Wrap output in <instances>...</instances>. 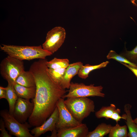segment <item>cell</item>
<instances>
[{
    "mask_svg": "<svg viewBox=\"0 0 137 137\" xmlns=\"http://www.w3.org/2000/svg\"><path fill=\"white\" fill-rule=\"evenodd\" d=\"M108 61L102 62L99 64L95 65H91L89 64L85 65H82L78 73L80 78L85 79L89 76V73L92 71L96 69H100L106 67L109 63Z\"/></svg>",
    "mask_w": 137,
    "mask_h": 137,
    "instance_id": "obj_16",
    "label": "cell"
},
{
    "mask_svg": "<svg viewBox=\"0 0 137 137\" xmlns=\"http://www.w3.org/2000/svg\"><path fill=\"white\" fill-rule=\"evenodd\" d=\"M69 64V60L67 59L54 58L51 60L47 61V62L48 67L52 69L66 68Z\"/></svg>",
    "mask_w": 137,
    "mask_h": 137,
    "instance_id": "obj_22",
    "label": "cell"
},
{
    "mask_svg": "<svg viewBox=\"0 0 137 137\" xmlns=\"http://www.w3.org/2000/svg\"><path fill=\"white\" fill-rule=\"evenodd\" d=\"M112 126L105 123L100 124L93 130L89 131L86 137H103L109 134Z\"/></svg>",
    "mask_w": 137,
    "mask_h": 137,
    "instance_id": "obj_17",
    "label": "cell"
},
{
    "mask_svg": "<svg viewBox=\"0 0 137 137\" xmlns=\"http://www.w3.org/2000/svg\"><path fill=\"white\" fill-rule=\"evenodd\" d=\"M127 127L126 125L120 126L117 123L112 126L109 134V137H128Z\"/></svg>",
    "mask_w": 137,
    "mask_h": 137,
    "instance_id": "obj_20",
    "label": "cell"
},
{
    "mask_svg": "<svg viewBox=\"0 0 137 137\" xmlns=\"http://www.w3.org/2000/svg\"><path fill=\"white\" fill-rule=\"evenodd\" d=\"M34 107L33 103L30 102L29 100L18 97L12 115L19 122L24 123L32 114Z\"/></svg>",
    "mask_w": 137,
    "mask_h": 137,
    "instance_id": "obj_9",
    "label": "cell"
},
{
    "mask_svg": "<svg viewBox=\"0 0 137 137\" xmlns=\"http://www.w3.org/2000/svg\"><path fill=\"white\" fill-rule=\"evenodd\" d=\"M14 88L18 97L30 100L35 97L36 92L35 87H27L15 83Z\"/></svg>",
    "mask_w": 137,
    "mask_h": 137,
    "instance_id": "obj_14",
    "label": "cell"
},
{
    "mask_svg": "<svg viewBox=\"0 0 137 137\" xmlns=\"http://www.w3.org/2000/svg\"><path fill=\"white\" fill-rule=\"evenodd\" d=\"M47 61L46 59H39L31 64L29 70L36 84V94L32 99L34 108L28 119L29 123L34 127L40 126L49 117L57 107L58 101L67 92L49 75Z\"/></svg>",
    "mask_w": 137,
    "mask_h": 137,
    "instance_id": "obj_1",
    "label": "cell"
},
{
    "mask_svg": "<svg viewBox=\"0 0 137 137\" xmlns=\"http://www.w3.org/2000/svg\"><path fill=\"white\" fill-rule=\"evenodd\" d=\"M64 102L74 117L81 122L95 111L94 101L87 97L67 98Z\"/></svg>",
    "mask_w": 137,
    "mask_h": 137,
    "instance_id": "obj_3",
    "label": "cell"
},
{
    "mask_svg": "<svg viewBox=\"0 0 137 137\" xmlns=\"http://www.w3.org/2000/svg\"><path fill=\"white\" fill-rule=\"evenodd\" d=\"M132 4L135 6L137 7V4H136V0H130Z\"/></svg>",
    "mask_w": 137,
    "mask_h": 137,
    "instance_id": "obj_29",
    "label": "cell"
},
{
    "mask_svg": "<svg viewBox=\"0 0 137 137\" xmlns=\"http://www.w3.org/2000/svg\"><path fill=\"white\" fill-rule=\"evenodd\" d=\"M1 50L8 55L19 60H30L34 59H45L53 54L38 46H20L2 44Z\"/></svg>",
    "mask_w": 137,
    "mask_h": 137,
    "instance_id": "obj_2",
    "label": "cell"
},
{
    "mask_svg": "<svg viewBox=\"0 0 137 137\" xmlns=\"http://www.w3.org/2000/svg\"><path fill=\"white\" fill-rule=\"evenodd\" d=\"M7 95L6 87H0V99L5 98L6 99Z\"/></svg>",
    "mask_w": 137,
    "mask_h": 137,
    "instance_id": "obj_28",
    "label": "cell"
},
{
    "mask_svg": "<svg viewBox=\"0 0 137 137\" xmlns=\"http://www.w3.org/2000/svg\"><path fill=\"white\" fill-rule=\"evenodd\" d=\"M103 87L101 85L94 86V84L87 85L81 83L71 82L68 92L62 97L63 98L78 97L98 96L104 97L105 94L101 92Z\"/></svg>",
    "mask_w": 137,
    "mask_h": 137,
    "instance_id": "obj_6",
    "label": "cell"
},
{
    "mask_svg": "<svg viewBox=\"0 0 137 137\" xmlns=\"http://www.w3.org/2000/svg\"><path fill=\"white\" fill-rule=\"evenodd\" d=\"M83 65L81 62H78L69 64L66 68L64 76L60 85L64 89H69L72 78L78 74L81 66Z\"/></svg>",
    "mask_w": 137,
    "mask_h": 137,
    "instance_id": "obj_12",
    "label": "cell"
},
{
    "mask_svg": "<svg viewBox=\"0 0 137 137\" xmlns=\"http://www.w3.org/2000/svg\"><path fill=\"white\" fill-rule=\"evenodd\" d=\"M89 132L87 125L82 123L74 127L58 130L57 137H86Z\"/></svg>",
    "mask_w": 137,
    "mask_h": 137,
    "instance_id": "obj_11",
    "label": "cell"
},
{
    "mask_svg": "<svg viewBox=\"0 0 137 137\" xmlns=\"http://www.w3.org/2000/svg\"><path fill=\"white\" fill-rule=\"evenodd\" d=\"M121 55L131 62L137 65V45L130 51L126 49Z\"/></svg>",
    "mask_w": 137,
    "mask_h": 137,
    "instance_id": "obj_24",
    "label": "cell"
},
{
    "mask_svg": "<svg viewBox=\"0 0 137 137\" xmlns=\"http://www.w3.org/2000/svg\"><path fill=\"white\" fill-rule=\"evenodd\" d=\"M121 63L130 70L137 78V65H132L123 63Z\"/></svg>",
    "mask_w": 137,
    "mask_h": 137,
    "instance_id": "obj_27",
    "label": "cell"
},
{
    "mask_svg": "<svg viewBox=\"0 0 137 137\" xmlns=\"http://www.w3.org/2000/svg\"><path fill=\"white\" fill-rule=\"evenodd\" d=\"M66 69L65 68L52 69L48 67L47 70L53 80L60 85L64 76Z\"/></svg>",
    "mask_w": 137,
    "mask_h": 137,
    "instance_id": "obj_21",
    "label": "cell"
},
{
    "mask_svg": "<svg viewBox=\"0 0 137 137\" xmlns=\"http://www.w3.org/2000/svg\"><path fill=\"white\" fill-rule=\"evenodd\" d=\"M135 122L137 124V117L134 119H133Z\"/></svg>",
    "mask_w": 137,
    "mask_h": 137,
    "instance_id": "obj_30",
    "label": "cell"
},
{
    "mask_svg": "<svg viewBox=\"0 0 137 137\" xmlns=\"http://www.w3.org/2000/svg\"><path fill=\"white\" fill-rule=\"evenodd\" d=\"M65 36V31L63 28L55 27L47 33L45 41L42 44V47L53 54L62 45Z\"/></svg>",
    "mask_w": 137,
    "mask_h": 137,
    "instance_id": "obj_7",
    "label": "cell"
},
{
    "mask_svg": "<svg viewBox=\"0 0 137 137\" xmlns=\"http://www.w3.org/2000/svg\"><path fill=\"white\" fill-rule=\"evenodd\" d=\"M116 109V106L111 104L109 106H103L99 110L95 112V116L98 118H104L108 119L111 117Z\"/></svg>",
    "mask_w": 137,
    "mask_h": 137,
    "instance_id": "obj_19",
    "label": "cell"
},
{
    "mask_svg": "<svg viewBox=\"0 0 137 137\" xmlns=\"http://www.w3.org/2000/svg\"><path fill=\"white\" fill-rule=\"evenodd\" d=\"M121 110L118 108L116 109L111 117L110 119L115 121L116 123L119 121L121 119L125 120L126 117V114H124L121 116L120 115Z\"/></svg>",
    "mask_w": 137,
    "mask_h": 137,
    "instance_id": "obj_25",
    "label": "cell"
},
{
    "mask_svg": "<svg viewBox=\"0 0 137 137\" xmlns=\"http://www.w3.org/2000/svg\"><path fill=\"white\" fill-rule=\"evenodd\" d=\"M132 106L129 104H125L124 110L126 113V123L129 130L128 137H137V124L133 119L131 115L130 109Z\"/></svg>",
    "mask_w": 137,
    "mask_h": 137,
    "instance_id": "obj_13",
    "label": "cell"
},
{
    "mask_svg": "<svg viewBox=\"0 0 137 137\" xmlns=\"http://www.w3.org/2000/svg\"><path fill=\"white\" fill-rule=\"evenodd\" d=\"M0 115L4 121L5 127L11 135L17 137H34L29 132V128L31 126L29 123H20L7 109L1 110Z\"/></svg>",
    "mask_w": 137,
    "mask_h": 137,
    "instance_id": "obj_5",
    "label": "cell"
},
{
    "mask_svg": "<svg viewBox=\"0 0 137 137\" xmlns=\"http://www.w3.org/2000/svg\"><path fill=\"white\" fill-rule=\"evenodd\" d=\"M107 57L108 59H113L120 63H125L132 65H137L130 61L126 58L121 54H118L115 51L112 50L110 51L107 56Z\"/></svg>",
    "mask_w": 137,
    "mask_h": 137,
    "instance_id": "obj_23",
    "label": "cell"
},
{
    "mask_svg": "<svg viewBox=\"0 0 137 137\" xmlns=\"http://www.w3.org/2000/svg\"><path fill=\"white\" fill-rule=\"evenodd\" d=\"M64 98H61L57 104L59 111V117L56 124V129L69 128L77 126L82 123L76 119L66 106Z\"/></svg>",
    "mask_w": 137,
    "mask_h": 137,
    "instance_id": "obj_8",
    "label": "cell"
},
{
    "mask_svg": "<svg viewBox=\"0 0 137 137\" xmlns=\"http://www.w3.org/2000/svg\"><path fill=\"white\" fill-rule=\"evenodd\" d=\"M24 62L8 55L4 59L0 64V72L3 78L14 85L18 76L24 71Z\"/></svg>",
    "mask_w": 137,
    "mask_h": 137,
    "instance_id": "obj_4",
    "label": "cell"
},
{
    "mask_svg": "<svg viewBox=\"0 0 137 137\" xmlns=\"http://www.w3.org/2000/svg\"><path fill=\"white\" fill-rule=\"evenodd\" d=\"M59 111L57 107L49 117L41 125L35 127L31 131V133L34 137H38L48 131H50V137H57V130L56 124L59 117Z\"/></svg>",
    "mask_w": 137,
    "mask_h": 137,
    "instance_id": "obj_10",
    "label": "cell"
},
{
    "mask_svg": "<svg viewBox=\"0 0 137 137\" xmlns=\"http://www.w3.org/2000/svg\"><path fill=\"white\" fill-rule=\"evenodd\" d=\"M5 126L4 121L1 117L0 119V130L1 133L0 137H11V135L8 133L5 129Z\"/></svg>",
    "mask_w": 137,
    "mask_h": 137,
    "instance_id": "obj_26",
    "label": "cell"
},
{
    "mask_svg": "<svg viewBox=\"0 0 137 137\" xmlns=\"http://www.w3.org/2000/svg\"><path fill=\"white\" fill-rule=\"evenodd\" d=\"M6 89V99L8 103L9 112L12 114L15 104L18 97L14 88L13 85L8 83Z\"/></svg>",
    "mask_w": 137,
    "mask_h": 137,
    "instance_id": "obj_18",
    "label": "cell"
},
{
    "mask_svg": "<svg viewBox=\"0 0 137 137\" xmlns=\"http://www.w3.org/2000/svg\"><path fill=\"white\" fill-rule=\"evenodd\" d=\"M15 83L27 87H36L34 78L29 71L22 73L17 78Z\"/></svg>",
    "mask_w": 137,
    "mask_h": 137,
    "instance_id": "obj_15",
    "label": "cell"
}]
</instances>
